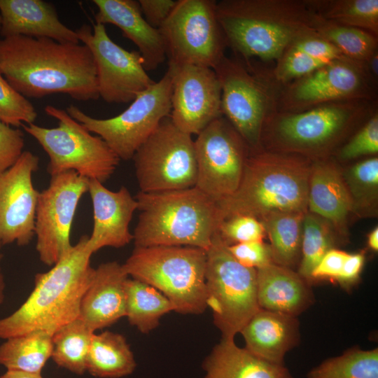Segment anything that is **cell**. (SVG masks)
Wrapping results in <instances>:
<instances>
[{"instance_id":"7402d4cb","label":"cell","mask_w":378,"mask_h":378,"mask_svg":"<svg viewBox=\"0 0 378 378\" xmlns=\"http://www.w3.org/2000/svg\"><path fill=\"white\" fill-rule=\"evenodd\" d=\"M3 38L25 36L80 43L78 35L61 22L55 6L43 0H0Z\"/></svg>"},{"instance_id":"d6986e66","label":"cell","mask_w":378,"mask_h":378,"mask_svg":"<svg viewBox=\"0 0 378 378\" xmlns=\"http://www.w3.org/2000/svg\"><path fill=\"white\" fill-rule=\"evenodd\" d=\"M174 70L169 118L181 131L197 135L222 116L221 88L215 71L209 67L168 66Z\"/></svg>"},{"instance_id":"f35d334b","label":"cell","mask_w":378,"mask_h":378,"mask_svg":"<svg viewBox=\"0 0 378 378\" xmlns=\"http://www.w3.org/2000/svg\"><path fill=\"white\" fill-rule=\"evenodd\" d=\"M276 62L270 74L278 85H283L335 61L316 58L288 48Z\"/></svg>"},{"instance_id":"c3c4849f","label":"cell","mask_w":378,"mask_h":378,"mask_svg":"<svg viewBox=\"0 0 378 378\" xmlns=\"http://www.w3.org/2000/svg\"><path fill=\"white\" fill-rule=\"evenodd\" d=\"M0 378H44L41 373H33L19 370H6Z\"/></svg>"},{"instance_id":"8fae6325","label":"cell","mask_w":378,"mask_h":378,"mask_svg":"<svg viewBox=\"0 0 378 378\" xmlns=\"http://www.w3.org/2000/svg\"><path fill=\"white\" fill-rule=\"evenodd\" d=\"M174 70L168 69L162 78L139 93L130 105L116 116L93 118L75 105L66 111L90 132L101 137L120 160H132L137 149L170 115Z\"/></svg>"},{"instance_id":"f1b7e54d","label":"cell","mask_w":378,"mask_h":378,"mask_svg":"<svg viewBox=\"0 0 378 378\" xmlns=\"http://www.w3.org/2000/svg\"><path fill=\"white\" fill-rule=\"evenodd\" d=\"M305 213L279 212L260 221L270 240L274 263L291 269L301 258L302 222Z\"/></svg>"},{"instance_id":"ee69618b","label":"cell","mask_w":378,"mask_h":378,"mask_svg":"<svg viewBox=\"0 0 378 378\" xmlns=\"http://www.w3.org/2000/svg\"><path fill=\"white\" fill-rule=\"evenodd\" d=\"M288 48L316 58L332 62L349 59L345 57L336 47L320 38L318 35L300 38Z\"/></svg>"},{"instance_id":"e575fe53","label":"cell","mask_w":378,"mask_h":378,"mask_svg":"<svg viewBox=\"0 0 378 378\" xmlns=\"http://www.w3.org/2000/svg\"><path fill=\"white\" fill-rule=\"evenodd\" d=\"M352 206L360 216L374 215L378 200V158H370L342 172Z\"/></svg>"},{"instance_id":"484cf974","label":"cell","mask_w":378,"mask_h":378,"mask_svg":"<svg viewBox=\"0 0 378 378\" xmlns=\"http://www.w3.org/2000/svg\"><path fill=\"white\" fill-rule=\"evenodd\" d=\"M256 283L260 308L297 316L313 302L308 281L274 262L256 270Z\"/></svg>"},{"instance_id":"f546056e","label":"cell","mask_w":378,"mask_h":378,"mask_svg":"<svg viewBox=\"0 0 378 378\" xmlns=\"http://www.w3.org/2000/svg\"><path fill=\"white\" fill-rule=\"evenodd\" d=\"M174 311L171 301L153 286L128 278L126 283L125 317L141 332L148 333L159 325L160 318Z\"/></svg>"},{"instance_id":"ab89813d","label":"cell","mask_w":378,"mask_h":378,"mask_svg":"<svg viewBox=\"0 0 378 378\" xmlns=\"http://www.w3.org/2000/svg\"><path fill=\"white\" fill-rule=\"evenodd\" d=\"M217 232L227 246L262 241L266 234L259 220L246 215H233L223 219Z\"/></svg>"},{"instance_id":"5b68a950","label":"cell","mask_w":378,"mask_h":378,"mask_svg":"<svg viewBox=\"0 0 378 378\" xmlns=\"http://www.w3.org/2000/svg\"><path fill=\"white\" fill-rule=\"evenodd\" d=\"M377 105L375 100H356L298 113L275 111L264 124L262 147L309 159L328 158L377 111Z\"/></svg>"},{"instance_id":"83f0119b","label":"cell","mask_w":378,"mask_h":378,"mask_svg":"<svg viewBox=\"0 0 378 378\" xmlns=\"http://www.w3.org/2000/svg\"><path fill=\"white\" fill-rule=\"evenodd\" d=\"M136 365L134 354L122 335L111 331L93 334L86 365L92 376L120 378L132 374Z\"/></svg>"},{"instance_id":"ac0fdd59","label":"cell","mask_w":378,"mask_h":378,"mask_svg":"<svg viewBox=\"0 0 378 378\" xmlns=\"http://www.w3.org/2000/svg\"><path fill=\"white\" fill-rule=\"evenodd\" d=\"M39 158L24 150L15 163L0 173V244L28 245L34 237L36 209L39 192L32 177Z\"/></svg>"},{"instance_id":"7bdbcfd3","label":"cell","mask_w":378,"mask_h":378,"mask_svg":"<svg viewBox=\"0 0 378 378\" xmlns=\"http://www.w3.org/2000/svg\"><path fill=\"white\" fill-rule=\"evenodd\" d=\"M24 134L0 120V173L13 166L22 153Z\"/></svg>"},{"instance_id":"e0dca14e","label":"cell","mask_w":378,"mask_h":378,"mask_svg":"<svg viewBox=\"0 0 378 378\" xmlns=\"http://www.w3.org/2000/svg\"><path fill=\"white\" fill-rule=\"evenodd\" d=\"M90 50L96 66L99 97L108 104L132 102L155 81L147 74L139 51H128L108 36L104 24H84L75 30Z\"/></svg>"},{"instance_id":"681fc988","label":"cell","mask_w":378,"mask_h":378,"mask_svg":"<svg viewBox=\"0 0 378 378\" xmlns=\"http://www.w3.org/2000/svg\"><path fill=\"white\" fill-rule=\"evenodd\" d=\"M368 246L373 251L378 250V228L376 227L368 234Z\"/></svg>"},{"instance_id":"1f68e13d","label":"cell","mask_w":378,"mask_h":378,"mask_svg":"<svg viewBox=\"0 0 378 378\" xmlns=\"http://www.w3.org/2000/svg\"><path fill=\"white\" fill-rule=\"evenodd\" d=\"M311 23L320 38L351 60L364 64L377 52V37L368 31L326 20L313 10Z\"/></svg>"},{"instance_id":"816d5d0a","label":"cell","mask_w":378,"mask_h":378,"mask_svg":"<svg viewBox=\"0 0 378 378\" xmlns=\"http://www.w3.org/2000/svg\"><path fill=\"white\" fill-rule=\"evenodd\" d=\"M1 247H2V245L0 244V262H1V259H2V258H3V254H2L1 251Z\"/></svg>"},{"instance_id":"9a60e30c","label":"cell","mask_w":378,"mask_h":378,"mask_svg":"<svg viewBox=\"0 0 378 378\" xmlns=\"http://www.w3.org/2000/svg\"><path fill=\"white\" fill-rule=\"evenodd\" d=\"M197 167L195 187L216 202L240 183L251 149L224 117L209 123L194 140Z\"/></svg>"},{"instance_id":"f5cc1de1","label":"cell","mask_w":378,"mask_h":378,"mask_svg":"<svg viewBox=\"0 0 378 378\" xmlns=\"http://www.w3.org/2000/svg\"><path fill=\"white\" fill-rule=\"evenodd\" d=\"M0 20H1V19H0Z\"/></svg>"},{"instance_id":"44dd1931","label":"cell","mask_w":378,"mask_h":378,"mask_svg":"<svg viewBox=\"0 0 378 378\" xmlns=\"http://www.w3.org/2000/svg\"><path fill=\"white\" fill-rule=\"evenodd\" d=\"M128 278L122 265L116 261L102 263L95 269L83 296L78 317L91 330L108 327L125 316Z\"/></svg>"},{"instance_id":"836d02e7","label":"cell","mask_w":378,"mask_h":378,"mask_svg":"<svg viewBox=\"0 0 378 378\" xmlns=\"http://www.w3.org/2000/svg\"><path fill=\"white\" fill-rule=\"evenodd\" d=\"M323 18L357 28L378 37L377 0H306Z\"/></svg>"},{"instance_id":"4316f807","label":"cell","mask_w":378,"mask_h":378,"mask_svg":"<svg viewBox=\"0 0 378 378\" xmlns=\"http://www.w3.org/2000/svg\"><path fill=\"white\" fill-rule=\"evenodd\" d=\"M203 368L204 378H293L284 365L271 363L239 347L234 340L222 339L205 358Z\"/></svg>"},{"instance_id":"f907efd6","label":"cell","mask_w":378,"mask_h":378,"mask_svg":"<svg viewBox=\"0 0 378 378\" xmlns=\"http://www.w3.org/2000/svg\"><path fill=\"white\" fill-rule=\"evenodd\" d=\"M5 279L4 274L0 269V305L3 303L5 298Z\"/></svg>"},{"instance_id":"60d3db41","label":"cell","mask_w":378,"mask_h":378,"mask_svg":"<svg viewBox=\"0 0 378 378\" xmlns=\"http://www.w3.org/2000/svg\"><path fill=\"white\" fill-rule=\"evenodd\" d=\"M378 152V113L375 112L337 151L346 161Z\"/></svg>"},{"instance_id":"cb8c5ba5","label":"cell","mask_w":378,"mask_h":378,"mask_svg":"<svg viewBox=\"0 0 378 378\" xmlns=\"http://www.w3.org/2000/svg\"><path fill=\"white\" fill-rule=\"evenodd\" d=\"M307 208L346 237L347 218L352 212L342 169L328 158L313 160L310 165Z\"/></svg>"},{"instance_id":"6da1fadb","label":"cell","mask_w":378,"mask_h":378,"mask_svg":"<svg viewBox=\"0 0 378 378\" xmlns=\"http://www.w3.org/2000/svg\"><path fill=\"white\" fill-rule=\"evenodd\" d=\"M0 71L27 99L54 94L78 101L99 98L95 62L83 43L21 35L2 38Z\"/></svg>"},{"instance_id":"b9f144b4","label":"cell","mask_w":378,"mask_h":378,"mask_svg":"<svg viewBox=\"0 0 378 378\" xmlns=\"http://www.w3.org/2000/svg\"><path fill=\"white\" fill-rule=\"evenodd\" d=\"M233 257L242 265L255 270L273 263L270 245L262 241L227 246Z\"/></svg>"},{"instance_id":"277c9868","label":"cell","mask_w":378,"mask_h":378,"mask_svg":"<svg viewBox=\"0 0 378 378\" xmlns=\"http://www.w3.org/2000/svg\"><path fill=\"white\" fill-rule=\"evenodd\" d=\"M309 160L264 149L251 151L238 188L217 202L221 220L233 215L260 220L273 213L307 212Z\"/></svg>"},{"instance_id":"d6a6232c","label":"cell","mask_w":378,"mask_h":378,"mask_svg":"<svg viewBox=\"0 0 378 378\" xmlns=\"http://www.w3.org/2000/svg\"><path fill=\"white\" fill-rule=\"evenodd\" d=\"M94 333L79 318L62 326L52 335V360L58 367L84 374Z\"/></svg>"},{"instance_id":"74e56055","label":"cell","mask_w":378,"mask_h":378,"mask_svg":"<svg viewBox=\"0 0 378 378\" xmlns=\"http://www.w3.org/2000/svg\"><path fill=\"white\" fill-rule=\"evenodd\" d=\"M37 115L31 102L15 90L0 71V120L18 128L34 123Z\"/></svg>"},{"instance_id":"bcb514c9","label":"cell","mask_w":378,"mask_h":378,"mask_svg":"<svg viewBox=\"0 0 378 378\" xmlns=\"http://www.w3.org/2000/svg\"><path fill=\"white\" fill-rule=\"evenodd\" d=\"M141 13L147 22L153 28L159 29L167 20L176 1L173 0H139Z\"/></svg>"},{"instance_id":"5bb4252c","label":"cell","mask_w":378,"mask_h":378,"mask_svg":"<svg viewBox=\"0 0 378 378\" xmlns=\"http://www.w3.org/2000/svg\"><path fill=\"white\" fill-rule=\"evenodd\" d=\"M376 85L365 72L364 64L337 60L279 85L276 111L298 113L332 102L374 101Z\"/></svg>"},{"instance_id":"d4e9b609","label":"cell","mask_w":378,"mask_h":378,"mask_svg":"<svg viewBox=\"0 0 378 378\" xmlns=\"http://www.w3.org/2000/svg\"><path fill=\"white\" fill-rule=\"evenodd\" d=\"M298 326L296 316L259 308L240 332L250 352L271 363L284 365L286 354L298 341Z\"/></svg>"},{"instance_id":"52a82bcc","label":"cell","mask_w":378,"mask_h":378,"mask_svg":"<svg viewBox=\"0 0 378 378\" xmlns=\"http://www.w3.org/2000/svg\"><path fill=\"white\" fill-rule=\"evenodd\" d=\"M206 251L189 246L134 247L122 264L132 279L164 294L174 312L200 314L206 309Z\"/></svg>"},{"instance_id":"7a4b0ae2","label":"cell","mask_w":378,"mask_h":378,"mask_svg":"<svg viewBox=\"0 0 378 378\" xmlns=\"http://www.w3.org/2000/svg\"><path fill=\"white\" fill-rule=\"evenodd\" d=\"M216 13L227 47L244 62L276 61L296 41L317 35L306 0H223Z\"/></svg>"},{"instance_id":"8992f818","label":"cell","mask_w":378,"mask_h":378,"mask_svg":"<svg viewBox=\"0 0 378 378\" xmlns=\"http://www.w3.org/2000/svg\"><path fill=\"white\" fill-rule=\"evenodd\" d=\"M140 211L134 247L189 246L208 250L221 222L217 202L192 187L135 195Z\"/></svg>"},{"instance_id":"7c38bea8","label":"cell","mask_w":378,"mask_h":378,"mask_svg":"<svg viewBox=\"0 0 378 378\" xmlns=\"http://www.w3.org/2000/svg\"><path fill=\"white\" fill-rule=\"evenodd\" d=\"M214 0H178L160 27L169 65L214 69L225 56L227 41Z\"/></svg>"},{"instance_id":"8d00e7d4","label":"cell","mask_w":378,"mask_h":378,"mask_svg":"<svg viewBox=\"0 0 378 378\" xmlns=\"http://www.w3.org/2000/svg\"><path fill=\"white\" fill-rule=\"evenodd\" d=\"M330 226L327 220L309 211L304 216L298 274L307 281H311V274L323 256L333 248Z\"/></svg>"},{"instance_id":"4dcf8cb0","label":"cell","mask_w":378,"mask_h":378,"mask_svg":"<svg viewBox=\"0 0 378 378\" xmlns=\"http://www.w3.org/2000/svg\"><path fill=\"white\" fill-rule=\"evenodd\" d=\"M0 344V365L6 370L41 373L51 358L52 335L34 332L5 340Z\"/></svg>"},{"instance_id":"3957f363","label":"cell","mask_w":378,"mask_h":378,"mask_svg":"<svg viewBox=\"0 0 378 378\" xmlns=\"http://www.w3.org/2000/svg\"><path fill=\"white\" fill-rule=\"evenodd\" d=\"M88 236H82L69 253L48 271L38 273L34 287L23 304L9 316L0 318V338L6 340L34 332L52 335L79 317L83 296L95 269Z\"/></svg>"},{"instance_id":"7dc6e473","label":"cell","mask_w":378,"mask_h":378,"mask_svg":"<svg viewBox=\"0 0 378 378\" xmlns=\"http://www.w3.org/2000/svg\"><path fill=\"white\" fill-rule=\"evenodd\" d=\"M364 261L365 255L362 253L347 254L341 272L337 279L341 286L347 288L358 280Z\"/></svg>"},{"instance_id":"603a6c76","label":"cell","mask_w":378,"mask_h":378,"mask_svg":"<svg viewBox=\"0 0 378 378\" xmlns=\"http://www.w3.org/2000/svg\"><path fill=\"white\" fill-rule=\"evenodd\" d=\"M97 8L96 23L111 24L139 48L146 71H153L166 58L164 41L159 29L145 20L138 1L93 0Z\"/></svg>"},{"instance_id":"30bf717a","label":"cell","mask_w":378,"mask_h":378,"mask_svg":"<svg viewBox=\"0 0 378 378\" xmlns=\"http://www.w3.org/2000/svg\"><path fill=\"white\" fill-rule=\"evenodd\" d=\"M206 302L222 339L234 340L260 307L256 270L241 265L218 232L206 250Z\"/></svg>"},{"instance_id":"ffe728a7","label":"cell","mask_w":378,"mask_h":378,"mask_svg":"<svg viewBox=\"0 0 378 378\" xmlns=\"http://www.w3.org/2000/svg\"><path fill=\"white\" fill-rule=\"evenodd\" d=\"M93 209V227L87 246L92 254L104 247L121 248L133 239L130 223L138 203L129 190L122 186L112 191L97 180L89 179Z\"/></svg>"},{"instance_id":"2e32d148","label":"cell","mask_w":378,"mask_h":378,"mask_svg":"<svg viewBox=\"0 0 378 378\" xmlns=\"http://www.w3.org/2000/svg\"><path fill=\"white\" fill-rule=\"evenodd\" d=\"M89 179L73 171L52 176L49 186L39 192L34 237L40 260L53 266L72 248L71 230L78 202L88 192Z\"/></svg>"},{"instance_id":"ba28073f","label":"cell","mask_w":378,"mask_h":378,"mask_svg":"<svg viewBox=\"0 0 378 378\" xmlns=\"http://www.w3.org/2000/svg\"><path fill=\"white\" fill-rule=\"evenodd\" d=\"M221 88V113L251 151L263 150L261 134L266 120L276 111L279 88L270 71L252 61L225 55L214 69Z\"/></svg>"},{"instance_id":"4fadbf2b","label":"cell","mask_w":378,"mask_h":378,"mask_svg":"<svg viewBox=\"0 0 378 378\" xmlns=\"http://www.w3.org/2000/svg\"><path fill=\"white\" fill-rule=\"evenodd\" d=\"M132 160L140 192L176 190L196 185L194 140L178 130L169 116L161 121Z\"/></svg>"},{"instance_id":"9c48e42d","label":"cell","mask_w":378,"mask_h":378,"mask_svg":"<svg viewBox=\"0 0 378 378\" xmlns=\"http://www.w3.org/2000/svg\"><path fill=\"white\" fill-rule=\"evenodd\" d=\"M44 111L58 121L57 127L48 128L35 123L21 127L48 155V174L52 176L73 171L88 179L106 181L120 160L107 144L92 135L66 110L47 105Z\"/></svg>"},{"instance_id":"d590c367","label":"cell","mask_w":378,"mask_h":378,"mask_svg":"<svg viewBox=\"0 0 378 378\" xmlns=\"http://www.w3.org/2000/svg\"><path fill=\"white\" fill-rule=\"evenodd\" d=\"M307 378H378V349L351 348L310 370Z\"/></svg>"},{"instance_id":"f6af8a7d","label":"cell","mask_w":378,"mask_h":378,"mask_svg":"<svg viewBox=\"0 0 378 378\" xmlns=\"http://www.w3.org/2000/svg\"><path fill=\"white\" fill-rule=\"evenodd\" d=\"M347 253L335 248L329 250L321 259L311 274V281L320 279L337 280Z\"/></svg>"}]
</instances>
